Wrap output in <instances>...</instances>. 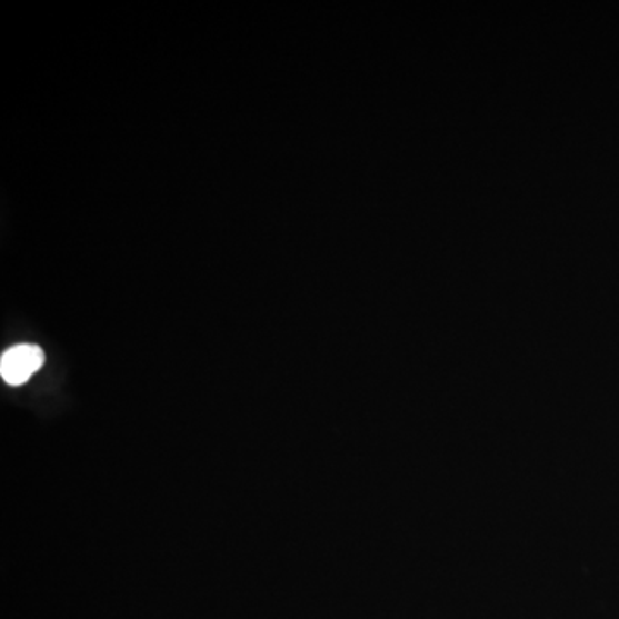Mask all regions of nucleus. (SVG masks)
Wrapping results in <instances>:
<instances>
[{
	"instance_id": "f257e3e1",
	"label": "nucleus",
	"mask_w": 619,
	"mask_h": 619,
	"mask_svg": "<svg viewBox=\"0 0 619 619\" xmlns=\"http://www.w3.org/2000/svg\"><path fill=\"white\" fill-rule=\"evenodd\" d=\"M46 355L34 345L12 346L2 355L0 373L9 386H21L42 369Z\"/></svg>"
}]
</instances>
